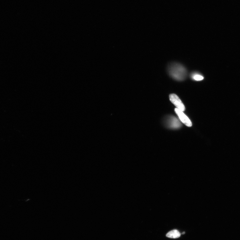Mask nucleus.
Segmentation results:
<instances>
[{"instance_id": "obj_1", "label": "nucleus", "mask_w": 240, "mask_h": 240, "mask_svg": "<svg viewBox=\"0 0 240 240\" xmlns=\"http://www.w3.org/2000/svg\"><path fill=\"white\" fill-rule=\"evenodd\" d=\"M168 72L171 77L178 81L185 80L187 75V71L185 67L177 63L170 64L168 67Z\"/></svg>"}, {"instance_id": "obj_2", "label": "nucleus", "mask_w": 240, "mask_h": 240, "mask_svg": "<svg viewBox=\"0 0 240 240\" xmlns=\"http://www.w3.org/2000/svg\"><path fill=\"white\" fill-rule=\"evenodd\" d=\"M169 98L170 100L176 107L177 109L183 112L185 110V106L180 98L176 95L170 94L169 95Z\"/></svg>"}, {"instance_id": "obj_3", "label": "nucleus", "mask_w": 240, "mask_h": 240, "mask_svg": "<svg viewBox=\"0 0 240 240\" xmlns=\"http://www.w3.org/2000/svg\"><path fill=\"white\" fill-rule=\"evenodd\" d=\"M175 112L177 114L178 118L183 123L186 125V126L190 127H192V123L191 120L188 118L183 111L175 108L174 110Z\"/></svg>"}, {"instance_id": "obj_4", "label": "nucleus", "mask_w": 240, "mask_h": 240, "mask_svg": "<svg viewBox=\"0 0 240 240\" xmlns=\"http://www.w3.org/2000/svg\"><path fill=\"white\" fill-rule=\"evenodd\" d=\"M166 124L168 126L171 128H177L181 127V124L179 121L174 116H171L167 119Z\"/></svg>"}, {"instance_id": "obj_5", "label": "nucleus", "mask_w": 240, "mask_h": 240, "mask_svg": "<svg viewBox=\"0 0 240 240\" xmlns=\"http://www.w3.org/2000/svg\"><path fill=\"white\" fill-rule=\"evenodd\" d=\"M181 234L179 231L176 230H172L166 234V236L171 239H177L180 238Z\"/></svg>"}, {"instance_id": "obj_6", "label": "nucleus", "mask_w": 240, "mask_h": 240, "mask_svg": "<svg viewBox=\"0 0 240 240\" xmlns=\"http://www.w3.org/2000/svg\"><path fill=\"white\" fill-rule=\"evenodd\" d=\"M191 77L192 80L197 81H200L203 80V76L198 72H194L192 73Z\"/></svg>"}, {"instance_id": "obj_7", "label": "nucleus", "mask_w": 240, "mask_h": 240, "mask_svg": "<svg viewBox=\"0 0 240 240\" xmlns=\"http://www.w3.org/2000/svg\"><path fill=\"white\" fill-rule=\"evenodd\" d=\"M185 232H184L182 233V234H185Z\"/></svg>"}]
</instances>
